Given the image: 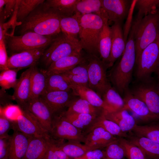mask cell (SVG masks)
Returning <instances> with one entry per match:
<instances>
[{
    "mask_svg": "<svg viewBox=\"0 0 159 159\" xmlns=\"http://www.w3.org/2000/svg\"><path fill=\"white\" fill-rule=\"evenodd\" d=\"M44 2L31 12L20 25L21 34L33 32L44 36H55L62 32L61 16Z\"/></svg>",
    "mask_w": 159,
    "mask_h": 159,
    "instance_id": "6da1fadb",
    "label": "cell"
},
{
    "mask_svg": "<svg viewBox=\"0 0 159 159\" xmlns=\"http://www.w3.org/2000/svg\"><path fill=\"white\" fill-rule=\"evenodd\" d=\"M135 33V29L130 30L122 57L110 75V80L115 88L122 95L129 88L136 63Z\"/></svg>",
    "mask_w": 159,
    "mask_h": 159,
    "instance_id": "7a4b0ae2",
    "label": "cell"
},
{
    "mask_svg": "<svg viewBox=\"0 0 159 159\" xmlns=\"http://www.w3.org/2000/svg\"><path fill=\"white\" fill-rule=\"evenodd\" d=\"M74 14L78 16L80 25L79 39L82 49L88 54L97 56L99 38L104 25L105 18L107 16L106 13L103 11L100 14Z\"/></svg>",
    "mask_w": 159,
    "mask_h": 159,
    "instance_id": "3957f363",
    "label": "cell"
},
{
    "mask_svg": "<svg viewBox=\"0 0 159 159\" xmlns=\"http://www.w3.org/2000/svg\"><path fill=\"white\" fill-rule=\"evenodd\" d=\"M159 35V11L144 16L138 25L135 34L136 61L141 52Z\"/></svg>",
    "mask_w": 159,
    "mask_h": 159,
    "instance_id": "277c9868",
    "label": "cell"
},
{
    "mask_svg": "<svg viewBox=\"0 0 159 159\" xmlns=\"http://www.w3.org/2000/svg\"><path fill=\"white\" fill-rule=\"evenodd\" d=\"M44 51L42 61L47 68L51 64L64 57L81 52L79 42L69 38L62 32Z\"/></svg>",
    "mask_w": 159,
    "mask_h": 159,
    "instance_id": "5b68a950",
    "label": "cell"
},
{
    "mask_svg": "<svg viewBox=\"0 0 159 159\" xmlns=\"http://www.w3.org/2000/svg\"><path fill=\"white\" fill-rule=\"evenodd\" d=\"M57 36H46L33 32H28L18 36H7L5 39H7L8 47L10 51L15 53L26 50L47 48Z\"/></svg>",
    "mask_w": 159,
    "mask_h": 159,
    "instance_id": "8992f818",
    "label": "cell"
},
{
    "mask_svg": "<svg viewBox=\"0 0 159 159\" xmlns=\"http://www.w3.org/2000/svg\"><path fill=\"white\" fill-rule=\"evenodd\" d=\"M136 63V75L139 80L151 77L159 65V35L143 50Z\"/></svg>",
    "mask_w": 159,
    "mask_h": 159,
    "instance_id": "52a82bcc",
    "label": "cell"
},
{
    "mask_svg": "<svg viewBox=\"0 0 159 159\" xmlns=\"http://www.w3.org/2000/svg\"><path fill=\"white\" fill-rule=\"evenodd\" d=\"M86 57L88 62L89 87L102 97L110 84L106 76L108 68L97 56L88 54Z\"/></svg>",
    "mask_w": 159,
    "mask_h": 159,
    "instance_id": "ba28073f",
    "label": "cell"
},
{
    "mask_svg": "<svg viewBox=\"0 0 159 159\" xmlns=\"http://www.w3.org/2000/svg\"><path fill=\"white\" fill-rule=\"evenodd\" d=\"M131 90L132 94L143 102L150 110L159 117V86L151 77L139 80Z\"/></svg>",
    "mask_w": 159,
    "mask_h": 159,
    "instance_id": "9c48e42d",
    "label": "cell"
},
{
    "mask_svg": "<svg viewBox=\"0 0 159 159\" xmlns=\"http://www.w3.org/2000/svg\"><path fill=\"white\" fill-rule=\"evenodd\" d=\"M50 135L58 142L64 140L84 142V135L63 116L61 112L54 115Z\"/></svg>",
    "mask_w": 159,
    "mask_h": 159,
    "instance_id": "30bf717a",
    "label": "cell"
},
{
    "mask_svg": "<svg viewBox=\"0 0 159 159\" xmlns=\"http://www.w3.org/2000/svg\"><path fill=\"white\" fill-rule=\"evenodd\" d=\"M23 112L16 120L13 122L12 129L29 137H36L52 139L49 132L28 111L22 110Z\"/></svg>",
    "mask_w": 159,
    "mask_h": 159,
    "instance_id": "8fae6325",
    "label": "cell"
},
{
    "mask_svg": "<svg viewBox=\"0 0 159 159\" xmlns=\"http://www.w3.org/2000/svg\"><path fill=\"white\" fill-rule=\"evenodd\" d=\"M46 48L36 49L14 53L8 58V68L20 70L36 65L42 56Z\"/></svg>",
    "mask_w": 159,
    "mask_h": 159,
    "instance_id": "7c38bea8",
    "label": "cell"
},
{
    "mask_svg": "<svg viewBox=\"0 0 159 159\" xmlns=\"http://www.w3.org/2000/svg\"><path fill=\"white\" fill-rule=\"evenodd\" d=\"M123 95V108L132 111L143 121L152 122L159 121V117L150 110L143 102L133 95L129 88Z\"/></svg>",
    "mask_w": 159,
    "mask_h": 159,
    "instance_id": "4fadbf2b",
    "label": "cell"
},
{
    "mask_svg": "<svg viewBox=\"0 0 159 159\" xmlns=\"http://www.w3.org/2000/svg\"><path fill=\"white\" fill-rule=\"evenodd\" d=\"M22 109L29 112L50 134L54 115L40 97L30 100Z\"/></svg>",
    "mask_w": 159,
    "mask_h": 159,
    "instance_id": "5bb4252c",
    "label": "cell"
},
{
    "mask_svg": "<svg viewBox=\"0 0 159 159\" xmlns=\"http://www.w3.org/2000/svg\"><path fill=\"white\" fill-rule=\"evenodd\" d=\"M35 66L28 68L22 73L14 88V91L12 97L21 109L30 99L31 76Z\"/></svg>",
    "mask_w": 159,
    "mask_h": 159,
    "instance_id": "9a60e30c",
    "label": "cell"
},
{
    "mask_svg": "<svg viewBox=\"0 0 159 159\" xmlns=\"http://www.w3.org/2000/svg\"><path fill=\"white\" fill-rule=\"evenodd\" d=\"M70 91L46 90L40 98L48 106L53 115L60 113L73 99Z\"/></svg>",
    "mask_w": 159,
    "mask_h": 159,
    "instance_id": "2e32d148",
    "label": "cell"
},
{
    "mask_svg": "<svg viewBox=\"0 0 159 159\" xmlns=\"http://www.w3.org/2000/svg\"><path fill=\"white\" fill-rule=\"evenodd\" d=\"M114 136L100 127L92 128L84 136V143L93 149L105 148L111 143L118 140Z\"/></svg>",
    "mask_w": 159,
    "mask_h": 159,
    "instance_id": "e0dca14e",
    "label": "cell"
},
{
    "mask_svg": "<svg viewBox=\"0 0 159 159\" xmlns=\"http://www.w3.org/2000/svg\"><path fill=\"white\" fill-rule=\"evenodd\" d=\"M102 7L105 12L108 24L121 23L129 8V1L126 0H101Z\"/></svg>",
    "mask_w": 159,
    "mask_h": 159,
    "instance_id": "ac0fdd59",
    "label": "cell"
},
{
    "mask_svg": "<svg viewBox=\"0 0 159 159\" xmlns=\"http://www.w3.org/2000/svg\"><path fill=\"white\" fill-rule=\"evenodd\" d=\"M110 27L112 45L108 68L112 67L116 60L122 55L126 43L121 23H114Z\"/></svg>",
    "mask_w": 159,
    "mask_h": 159,
    "instance_id": "d6986e66",
    "label": "cell"
},
{
    "mask_svg": "<svg viewBox=\"0 0 159 159\" xmlns=\"http://www.w3.org/2000/svg\"><path fill=\"white\" fill-rule=\"evenodd\" d=\"M86 60L81 52L63 57L51 64L45 69L47 75L65 72Z\"/></svg>",
    "mask_w": 159,
    "mask_h": 159,
    "instance_id": "ffe728a7",
    "label": "cell"
},
{
    "mask_svg": "<svg viewBox=\"0 0 159 159\" xmlns=\"http://www.w3.org/2000/svg\"><path fill=\"white\" fill-rule=\"evenodd\" d=\"M61 113L64 117L81 131L84 136L92 127L99 116L89 114L68 112L66 111Z\"/></svg>",
    "mask_w": 159,
    "mask_h": 159,
    "instance_id": "44dd1931",
    "label": "cell"
},
{
    "mask_svg": "<svg viewBox=\"0 0 159 159\" xmlns=\"http://www.w3.org/2000/svg\"><path fill=\"white\" fill-rule=\"evenodd\" d=\"M104 114L106 118L117 124L122 131L125 133L131 132L136 124L134 117L128 110L124 108L112 112L105 110Z\"/></svg>",
    "mask_w": 159,
    "mask_h": 159,
    "instance_id": "7402d4cb",
    "label": "cell"
},
{
    "mask_svg": "<svg viewBox=\"0 0 159 159\" xmlns=\"http://www.w3.org/2000/svg\"><path fill=\"white\" fill-rule=\"evenodd\" d=\"M29 137L21 132L14 130L11 135L8 159H23L28 147Z\"/></svg>",
    "mask_w": 159,
    "mask_h": 159,
    "instance_id": "603a6c76",
    "label": "cell"
},
{
    "mask_svg": "<svg viewBox=\"0 0 159 159\" xmlns=\"http://www.w3.org/2000/svg\"><path fill=\"white\" fill-rule=\"evenodd\" d=\"M112 45V34L111 27L108 22L107 16L104 19V25L100 36L98 52L101 59L108 68Z\"/></svg>",
    "mask_w": 159,
    "mask_h": 159,
    "instance_id": "cb8c5ba5",
    "label": "cell"
},
{
    "mask_svg": "<svg viewBox=\"0 0 159 159\" xmlns=\"http://www.w3.org/2000/svg\"><path fill=\"white\" fill-rule=\"evenodd\" d=\"M88 64L86 58L85 61L69 70L61 74L64 76L69 84L89 87Z\"/></svg>",
    "mask_w": 159,
    "mask_h": 159,
    "instance_id": "d4e9b609",
    "label": "cell"
},
{
    "mask_svg": "<svg viewBox=\"0 0 159 159\" xmlns=\"http://www.w3.org/2000/svg\"><path fill=\"white\" fill-rule=\"evenodd\" d=\"M129 134L127 139L139 147L147 159H159V144L132 132Z\"/></svg>",
    "mask_w": 159,
    "mask_h": 159,
    "instance_id": "484cf974",
    "label": "cell"
},
{
    "mask_svg": "<svg viewBox=\"0 0 159 159\" xmlns=\"http://www.w3.org/2000/svg\"><path fill=\"white\" fill-rule=\"evenodd\" d=\"M69 85L74 95L85 100L95 107L107 111V107L102 97L89 87L73 84Z\"/></svg>",
    "mask_w": 159,
    "mask_h": 159,
    "instance_id": "4316f807",
    "label": "cell"
},
{
    "mask_svg": "<svg viewBox=\"0 0 159 159\" xmlns=\"http://www.w3.org/2000/svg\"><path fill=\"white\" fill-rule=\"evenodd\" d=\"M47 76L45 69L34 66L31 76L30 100L39 97L46 91Z\"/></svg>",
    "mask_w": 159,
    "mask_h": 159,
    "instance_id": "83f0119b",
    "label": "cell"
},
{
    "mask_svg": "<svg viewBox=\"0 0 159 159\" xmlns=\"http://www.w3.org/2000/svg\"><path fill=\"white\" fill-rule=\"evenodd\" d=\"M52 140L29 137L27 149L23 159H42L49 142Z\"/></svg>",
    "mask_w": 159,
    "mask_h": 159,
    "instance_id": "f1b7e54d",
    "label": "cell"
},
{
    "mask_svg": "<svg viewBox=\"0 0 159 159\" xmlns=\"http://www.w3.org/2000/svg\"><path fill=\"white\" fill-rule=\"evenodd\" d=\"M68 112L89 114L99 116L105 110L92 105L88 101L81 97L73 98L68 105Z\"/></svg>",
    "mask_w": 159,
    "mask_h": 159,
    "instance_id": "f546056e",
    "label": "cell"
},
{
    "mask_svg": "<svg viewBox=\"0 0 159 159\" xmlns=\"http://www.w3.org/2000/svg\"><path fill=\"white\" fill-rule=\"evenodd\" d=\"M60 27L62 33L69 38L79 42L78 38L80 27L77 14H74L71 16L61 17Z\"/></svg>",
    "mask_w": 159,
    "mask_h": 159,
    "instance_id": "4dcf8cb0",
    "label": "cell"
},
{
    "mask_svg": "<svg viewBox=\"0 0 159 159\" xmlns=\"http://www.w3.org/2000/svg\"><path fill=\"white\" fill-rule=\"evenodd\" d=\"M79 0H47L44 3L62 17L71 16L74 14L75 6Z\"/></svg>",
    "mask_w": 159,
    "mask_h": 159,
    "instance_id": "1f68e13d",
    "label": "cell"
},
{
    "mask_svg": "<svg viewBox=\"0 0 159 159\" xmlns=\"http://www.w3.org/2000/svg\"><path fill=\"white\" fill-rule=\"evenodd\" d=\"M102 98L106 105L108 112H115L124 108L125 102L119 93L110 84Z\"/></svg>",
    "mask_w": 159,
    "mask_h": 159,
    "instance_id": "d6a6232c",
    "label": "cell"
},
{
    "mask_svg": "<svg viewBox=\"0 0 159 159\" xmlns=\"http://www.w3.org/2000/svg\"><path fill=\"white\" fill-rule=\"evenodd\" d=\"M58 145L69 158H80L87 152L94 150L76 141L69 140L66 142L62 141L58 143Z\"/></svg>",
    "mask_w": 159,
    "mask_h": 159,
    "instance_id": "836d02e7",
    "label": "cell"
},
{
    "mask_svg": "<svg viewBox=\"0 0 159 159\" xmlns=\"http://www.w3.org/2000/svg\"><path fill=\"white\" fill-rule=\"evenodd\" d=\"M44 1V0H17L16 15L17 22L21 25L30 14Z\"/></svg>",
    "mask_w": 159,
    "mask_h": 159,
    "instance_id": "e575fe53",
    "label": "cell"
},
{
    "mask_svg": "<svg viewBox=\"0 0 159 159\" xmlns=\"http://www.w3.org/2000/svg\"><path fill=\"white\" fill-rule=\"evenodd\" d=\"M157 122L145 125L136 124L131 132L159 144V123Z\"/></svg>",
    "mask_w": 159,
    "mask_h": 159,
    "instance_id": "d590c367",
    "label": "cell"
},
{
    "mask_svg": "<svg viewBox=\"0 0 159 159\" xmlns=\"http://www.w3.org/2000/svg\"><path fill=\"white\" fill-rule=\"evenodd\" d=\"M101 0H79L74 14L83 15L91 14H101L103 11Z\"/></svg>",
    "mask_w": 159,
    "mask_h": 159,
    "instance_id": "8d00e7d4",
    "label": "cell"
},
{
    "mask_svg": "<svg viewBox=\"0 0 159 159\" xmlns=\"http://www.w3.org/2000/svg\"><path fill=\"white\" fill-rule=\"evenodd\" d=\"M104 111L102 114L98 117L91 129L95 127H101L114 136L127 138L128 134L123 132L115 123L106 118L104 114Z\"/></svg>",
    "mask_w": 159,
    "mask_h": 159,
    "instance_id": "74e56055",
    "label": "cell"
},
{
    "mask_svg": "<svg viewBox=\"0 0 159 159\" xmlns=\"http://www.w3.org/2000/svg\"><path fill=\"white\" fill-rule=\"evenodd\" d=\"M48 91H70V85L61 74H54L48 75L46 90Z\"/></svg>",
    "mask_w": 159,
    "mask_h": 159,
    "instance_id": "f35d334b",
    "label": "cell"
},
{
    "mask_svg": "<svg viewBox=\"0 0 159 159\" xmlns=\"http://www.w3.org/2000/svg\"><path fill=\"white\" fill-rule=\"evenodd\" d=\"M118 141L123 147L127 159H147L142 150L127 138H119Z\"/></svg>",
    "mask_w": 159,
    "mask_h": 159,
    "instance_id": "ab89813d",
    "label": "cell"
},
{
    "mask_svg": "<svg viewBox=\"0 0 159 159\" xmlns=\"http://www.w3.org/2000/svg\"><path fill=\"white\" fill-rule=\"evenodd\" d=\"M19 69H9L1 71L0 74V85L3 90L14 88L17 81Z\"/></svg>",
    "mask_w": 159,
    "mask_h": 159,
    "instance_id": "60d3db41",
    "label": "cell"
},
{
    "mask_svg": "<svg viewBox=\"0 0 159 159\" xmlns=\"http://www.w3.org/2000/svg\"><path fill=\"white\" fill-rule=\"evenodd\" d=\"M105 148L104 159H125V152L123 147L119 142L118 139L109 144Z\"/></svg>",
    "mask_w": 159,
    "mask_h": 159,
    "instance_id": "b9f144b4",
    "label": "cell"
},
{
    "mask_svg": "<svg viewBox=\"0 0 159 159\" xmlns=\"http://www.w3.org/2000/svg\"><path fill=\"white\" fill-rule=\"evenodd\" d=\"M42 159H70L53 140L50 141Z\"/></svg>",
    "mask_w": 159,
    "mask_h": 159,
    "instance_id": "7bdbcfd3",
    "label": "cell"
},
{
    "mask_svg": "<svg viewBox=\"0 0 159 159\" xmlns=\"http://www.w3.org/2000/svg\"><path fill=\"white\" fill-rule=\"evenodd\" d=\"M159 0H138L135 6L138 9V14L143 17L157 10Z\"/></svg>",
    "mask_w": 159,
    "mask_h": 159,
    "instance_id": "ee69618b",
    "label": "cell"
},
{
    "mask_svg": "<svg viewBox=\"0 0 159 159\" xmlns=\"http://www.w3.org/2000/svg\"><path fill=\"white\" fill-rule=\"evenodd\" d=\"M17 0H0V22L3 23L15 11Z\"/></svg>",
    "mask_w": 159,
    "mask_h": 159,
    "instance_id": "f6af8a7d",
    "label": "cell"
},
{
    "mask_svg": "<svg viewBox=\"0 0 159 159\" xmlns=\"http://www.w3.org/2000/svg\"><path fill=\"white\" fill-rule=\"evenodd\" d=\"M0 112L9 120L15 122L18 117L22 114L23 110L18 105L10 104L3 107L1 106Z\"/></svg>",
    "mask_w": 159,
    "mask_h": 159,
    "instance_id": "bcb514c9",
    "label": "cell"
},
{
    "mask_svg": "<svg viewBox=\"0 0 159 159\" xmlns=\"http://www.w3.org/2000/svg\"><path fill=\"white\" fill-rule=\"evenodd\" d=\"M13 127V122L6 118L0 112V138L7 136L8 133Z\"/></svg>",
    "mask_w": 159,
    "mask_h": 159,
    "instance_id": "7dc6e473",
    "label": "cell"
},
{
    "mask_svg": "<svg viewBox=\"0 0 159 159\" xmlns=\"http://www.w3.org/2000/svg\"><path fill=\"white\" fill-rule=\"evenodd\" d=\"M11 136L0 138V159H8Z\"/></svg>",
    "mask_w": 159,
    "mask_h": 159,
    "instance_id": "c3c4849f",
    "label": "cell"
},
{
    "mask_svg": "<svg viewBox=\"0 0 159 159\" xmlns=\"http://www.w3.org/2000/svg\"><path fill=\"white\" fill-rule=\"evenodd\" d=\"M8 58L5 41H0V69L1 71L9 69L7 66Z\"/></svg>",
    "mask_w": 159,
    "mask_h": 159,
    "instance_id": "681fc988",
    "label": "cell"
},
{
    "mask_svg": "<svg viewBox=\"0 0 159 159\" xmlns=\"http://www.w3.org/2000/svg\"><path fill=\"white\" fill-rule=\"evenodd\" d=\"M101 149H97L90 150L79 158L81 159H104L105 150Z\"/></svg>",
    "mask_w": 159,
    "mask_h": 159,
    "instance_id": "f907efd6",
    "label": "cell"
},
{
    "mask_svg": "<svg viewBox=\"0 0 159 159\" xmlns=\"http://www.w3.org/2000/svg\"><path fill=\"white\" fill-rule=\"evenodd\" d=\"M155 72L158 78V85L159 86V65L158 66V67L156 69L155 71Z\"/></svg>",
    "mask_w": 159,
    "mask_h": 159,
    "instance_id": "816d5d0a",
    "label": "cell"
},
{
    "mask_svg": "<svg viewBox=\"0 0 159 159\" xmlns=\"http://www.w3.org/2000/svg\"><path fill=\"white\" fill-rule=\"evenodd\" d=\"M72 159H81L79 158H73Z\"/></svg>",
    "mask_w": 159,
    "mask_h": 159,
    "instance_id": "f5cc1de1",
    "label": "cell"
},
{
    "mask_svg": "<svg viewBox=\"0 0 159 159\" xmlns=\"http://www.w3.org/2000/svg\"></svg>",
    "mask_w": 159,
    "mask_h": 159,
    "instance_id": "db71d44e",
    "label": "cell"
}]
</instances>
